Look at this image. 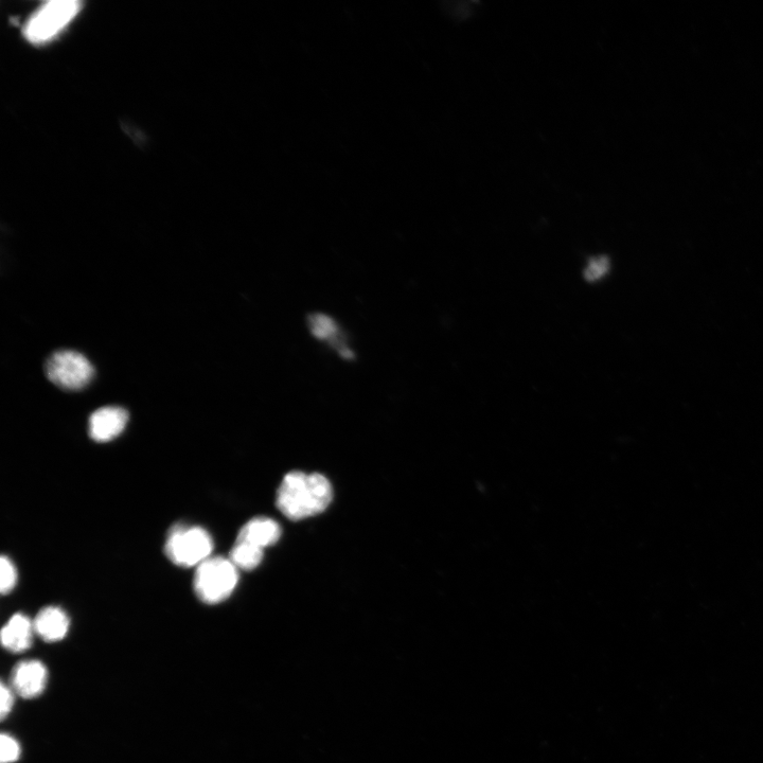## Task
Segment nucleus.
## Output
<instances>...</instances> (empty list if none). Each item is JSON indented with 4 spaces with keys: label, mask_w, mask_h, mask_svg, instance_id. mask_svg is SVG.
<instances>
[{
    "label": "nucleus",
    "mask_w": 763,
    "mask_h": 763,
    "mask_svg": "<svg viewBox=\"0 0 763 763\" xmlns=\"http://www.w3.org/2000/svg\"><path fill=\"white\" fill-rule=\"evenodd\" d=\"M332 499L333 489L327 477L294 471L283 478L276 503L288 519L299 521L322 513Z\"/></svg>",
    "instance_id": "1"
},
{
    "label": "nucleus",
    "mask_w": 763,
    "mask_h": 763,
    "mask_svg": "<svg viewBox=\"0 0 763 763\" xmlns=\"http://www.w3.org/2000/svg\"><path fill=\"white\" fill-rule=\"evenodd\" d=\"M238 581V569L232 561L210 557L197 567L193 588L202 602L216 605L234 593Z\"/></svg>",
    "instance_id": "2"
},
{
    "label": "nucleus",
    "mask_w": 763,
    "mask_h": 763,
    "mask_svg": "<svg viewBox=\"0 0 763 763\" xmlns=\"http://www.w3.org/2000/svg\"><path fill=\"white\" fill-rule=\"evenodd\" d=\"M212 549L214 541L204 528L197 526H174L165 544L168 559L182 567H198L210 558Z\"/></svg>",
    "instance_id": "3"
},
{
    "label": "nucleus",
    "mask_w": 763,
    "mask_h": 763,
    "mask_svg": "<svg viewBox=\"0 0 763 763\" xmlns=\"http://www.w3.org/2000/svg\"><path fill=\"white\" fill-rule=\"evenodd\" d=\"M49 381L65 390H81L95 377V369L83 354L61 350L52 354L45 364Z\"/></svg>",
    "instance_id": "4"
},
{
    "label": "nucleus",
    "mask_w": 763,
    "mask_h": 763,
    "mask_svg": "<svg viewBox=\"0 0 763 763\" xmlns=\"http://www.w3.org/2000/svg\"><path fill=\"white\" fill-rule=\"evenodd\" d=\"M81 9L77 0H53L35 12L25 27V35L32 43L51 40L62 31Z\"/></svg>",
    "instance_id": "5"
},
{
    "label": "nucleus",
    "mask_w": 763,
    "mask_h": 763,
    "mask_svg": "<svg viewBox=\"0 0 763 763\" xmlns=\"http://www.w3.org/2000/svg\"><path fill=\"white\" fill-rule=\"evenodd\" d=\"M129 413L119 406L99 408L88 422V432L97 442H108L117 438L126 429Z\"/></svg>",
    "instance_id": "6"
},
{
    "label": "nucleus",
    "mask_w": 763,
    "mask_h": 763,
    "mask_svg": "<svg viewBox=\"0 0 763 763\" xmlns=\"http://www.w3.org/2000/svg\"><path fill=\"white\" fill-rule=\"evenodd\" d=\"M48 671L39 661H25L16 665L12 672V687L24 699L41 696L47 686Z\"/></svg>",
    "instance_id": "7"
},
{
    "label": "nucleus",
    "mask_w": 763,
    "mask_h": 763,
    "mask_svg": "<svg viewBox=\"0 0 763 763\" xmlns=\"http://www.w3.org/2000/svg\"><path fill=\"white\" fill-rule=\"evenodd\" d=\"M308 327L314 339L327 343L346 361L356 358V354L347 345L340 325L325 313H313L308 316Z\"/></svg>",
    "instance_id": "8"
},
{
    "label": "nucleus",
    "mask_w": 763,
    "mask_h": 763,
    "mask_svg": "<svg viewBox=\"0 0 763 763\" xmlns=\"http://www.w3.org/2000/svg\"><path fill=\"white\" fill-rule=\"evenodd\" d=\"M35 634L47 643H58L66 637L70 620L68 615L58 607H47L33 620Z\"/></svg>",
    "instance_id": "9"
},
{
    "label": "nucleus",
    "mask_w": 763,
    "mask_h": 763,
    "mask_svg": "<svg viewBox=\"0 0 763 763\" xmlns=\"http://www.w3.org/2000/svg\"><path fill=\"white\" fill-rule=\"evenodd\" d=\"M34 634L33 621L23 614H15L2 630V643L10 652H24L31 647Z\"/></svg>",
    "instance_id": "10"
},
{
    "label": "nucleus",
    "mask_w": 763,
    "mask_h": 763,
    "mask_svg": "<svg viewBox=\"0 0 763 763\" xmlns=\"http://www.w3.org/2000/svg\"><path fill=\"white\" fill-rule=\"evenodd\" d=\"M280 537L281 528L277 522L268 518H257L242 527L237 541L263 549L277 543Z\"/></svg>",
    "instance_id": "11"
},
{
    "label": "nucleus",
    "mask_w": 763,
    "mask_h": 763,
    "mask_svg": "<svg viewBox=\"0 0 763 763\" xmlns=\"http://www.w3.org/2000/svg\"><path fill=\"white\" fill-rule=\"evenodd\" d=\"M263 559V549L252 544L238 542L230 553L229 560L232 561L237 569L254 570Z\"/></svg>",
    "instance_id": "12"
},
{
    "label": "nucleus",
    "mask_w": 763,
    "mask_h": 763,
    "mask_svg": "<svg viewBox=\"0 0 763 763\" xmlns=\"http://www.w3.org/2000/svg\"><path fill=\"white\" fill-rule=\"evenodd\" d=\"M21 757V745L17 740L8 734H3L0 738V761L2 763H13Z\"/></svg>",
    "instance_id": "13"
},
{
    "label": "nucleus",
    "mask_w": 763,
    "mask_h": 763,
    "mask_svg": "<svg viewBox=\"0 0 763 763\" xmlns=\"http://www.w3.org/2000/svg\"><path fill=\"white\" fill-rule=\"evenodd\" d=\"M0 575H2V580H0V590H2L4 595L9 594L15 588L17 573L15 565L7 557H3L2 560H0Z\"/></svg>",
    "instance_id": "14"
},
{
    "label": "nucleus",
    "mask_w": 763,
    "mask_h": 763,
    "mask_svg": "<svg viewBox=\"0 0 763 763\" xmlns=\"http://www.w3.org/2000/svg\"><path fill=\"white\" fill-rule=\"evenodd\" d=\"M610 271V260L607 257H596L590 260L584 277L588 281H597L605 277Z\"/></svg>",
    "instance_id": "15"
},
{
    "label": "nucleus",
    "mask_w": 763,
    "mask_h": 763,
    "mask_svg": "<svg viewBox=\"0 0 763 763\" xmlns=\"http://www.w3.org/2000/svg\"><path fill=\"white\" fill-rule=\"evenodd\" d=\"M0 695H2V699H0V702H2V704H0V716L5 720L11 714L14 706V692L10 687L3 683Z\"/></svg>",
    "instance_id": "16"
}]
</instances>
